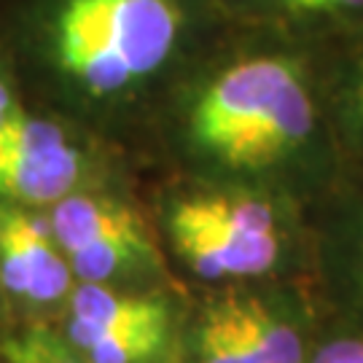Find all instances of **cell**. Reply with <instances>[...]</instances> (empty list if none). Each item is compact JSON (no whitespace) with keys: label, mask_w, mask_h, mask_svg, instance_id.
<instances>
[{"label":"cell","mask_w":363,"mask_h":363,"mask_svg":"<svg viewBox=\"0 0 363 363\" xmlns=\"http://www.w3.org/2000/svg\"><path fill=\"white\" fill-rule=\"evenodd\" d=\"M304 57L250 49L208 70L183 111L191 151L237 172H261L298 156L320 130V105Z\"/></svg>","instance_id":"cell-1"},{"label":"cell","mask_w":363,"mask_h":363,"mask_svg":"<svg viewBox=\"0 0 363 363\" xmlns=\"http://www.w3.org/2000/svg\"><path fill=\"white\" fill-rule=\"evenodd\" d=\"M216 0H52L49 54L86 97L108 100L159 76Z\"/></svg>","instance_id":"cell-2"},{"label":"cell","mask_w":363,"mask_h":363,"mask_svg":"<svg viewBox=\"0 0 363 363\" xmlns=\"http://www.w3.org/2000/svg\"><path fill=\"white\" fill-rule=\"evenodd\" d=\"M84 154L52 118L13 108L0 118V196L25 205H54L73 194Z\"/></svg>","instance_id":"cell-3"},{"label":"cell","mask_w":363,"mask_h":363,"mask_svg":"<svg viewBox=\"0 0 363 363\" xmlns=\"http://www.w3.org/2000/svg\"><path fill=\"white\" fill-rule=\"evenodd\" d=\"M52 234L62 253H76L81 247L103 245V242H132L151 240L143 220L127 205L103 199V196L67 194L54 202L49 218Z\"/></svg>","instance_id":"cell-4"},{"label":"cell","mask_w":363,"mask_h":363,"mask_svg":"<svg viewBox=\"0 0 363 363\" xmlns=\"http://www.w3.org/2000/svg\"><path fill=\"white\" fill-rule=\"evenodd\" d=\"M151 325H169L167 304L154 296H127L105 288L103 283H84L70 296L67 337Z\"/></svg>","instance_id":"cell-5"},{"label":"cell","mask_w":363,"mask_h":363,"mask_svg":"<svg viewBox=\"0 0 363 363\" xmlns=\"http://www.w3.org/2000/svg\"><path fill=\"white\" fill-rule=\"evenodd\" d=\"M0 229L13 237V242L22 250V259L30 277L27 301L49 304L67 294L70 288V264L60 253L52 226L43 218H35L22 210H3L0 213Z\"/></svg>","instance_id":"cell-6"},{"label":"cell","mask_w":363,"mask_h":363,"mask_svg":"<svg viewBox=\"0 0 363 363\" xmlns=\"http://www.w3.org/2000/svg\"><path fill=\"white\" fill-rule=\"evenodd\" d=\"M223 19L286 27L363 25V0H216Z\"/></svg>","instance_id":"cell-7"},{"label":"cell","mask_w":363,"mask_h":363,"mask_svg":"<svg viewBox=\"0 0 363 363\" xmlns=\"http://www.w3.org/2000/svg\"><path fill=\"white\" fill-rule=\"evenodd\" d=\"M169 226L175 229H186L194 237H199L205 245L218 256L220 267L226 277H242V274H261L267 272L277 259V234L269 237H247V234H237L220 223L205 220L194 216L183 202L175 205Z\"/></svg>","instance_id":"cell-8"},{"label":"cell","mask_w":363,"mask_h":363,"mask_svg":"<svg viewBox=\"0 0 363 363\" xmlns=\"http://www.w3.org/2000/svg\"><path fill=\"white\" fill-rule=\"evenodd\" d=\"M229 307L259 363H301V339L256 296H229Z\"/></svg>","instance_id":"cell-9"},{"label":"cell","mask_w":363,"mask_h":363,"mask_svg":"<svg viewBox=\"0 0 363 363\" xmlns=\"http://www.w3.org/2000/svg\"><path fill=\"white\" fill-rule=\"evenodd\" d=\"M70 342L89 355V363H145L164 347L167 325L78 334Z\"/></svg>","instance_id":"cell-10"},{"label":"cell","mask_w":363,"mask_h":363,"mask_svg":"<svg viewBox=\"0 0 363 363\" xmlns=\"http://www.w3.org/2000/svg\"><path fill=\"white\" fill-rule=\"evenodd\" d=\"M183 205L191 210L194 216L213 223H220L226 229L237 234H247V237H269L274 232V216L272 208L261 199H250V196H189L183 199Z\"/></svg>","instance_id":"cell-11"},{"label":"cell","mask_w":363,"mask_h":363,"mask_svg":"<svg viewBox=\"0 0 363 363\" xmlns=\"http://www.w3.org/2000/svg\"><path fill=\"white\" fill-rule=\"evenodd\" d=\"M199 363H259L234 320L229 296L205 312L199 328Z\"/></svg>","instance_id":"cell-12"},{"label":"cell","mask_w":363,"mask_h":363,"mask_svg":"<svg viewBox=\"0 0 363 363\" xmlns=\"http://www.w3.org/2000/svg\"><path fill=\"white\" fill-rule=\"evenodd\" d=\"M9 363H78L60 339L46 328H30L27 334L6 342Z\"/></svg>","instance_id":"cell-13"},{"label":"cell","mask_w":363,"mask_h":363,"mask_svg":"<svg viewBox=\"0 0 363 363\" xmlns=\"http://www.w3.org/2000/svg\"><path fill=\"white\" fill-rule=\"evenodd\" d=\"M312 363H363V339H337L325 345Z\"/></svg>","instance_id":"cell-14"},{"label":"cell","mask_w":363,"mask_h":363,"mask_svg":"<svg viewBox=\"0 0 363 363\" xmlns=\"http://www.w3.org/2000/svg\"><path fill=\"white\" fill-rule=\"evenodd\" d=\"M347 105H350V116L355 127L363 132V52L352 62L350 73V89H347Z\"/></svg>","instance_id":"cell-15"},{"label":"cell","mask_w":363,"mask_h":363,"mask_svg":"<svg viewBox=\"0 0 363 363\" xmlns=\"http://www.w3.org/2000/svg\"><path fill=\"white\" fill-rule=\"evenodd\" d=\"M13 108V97H11V91H9V86L3 84V78H0V118L6 116V113H11Z\"/></svg>","instance_id":"cell-16"}]
</instances>
